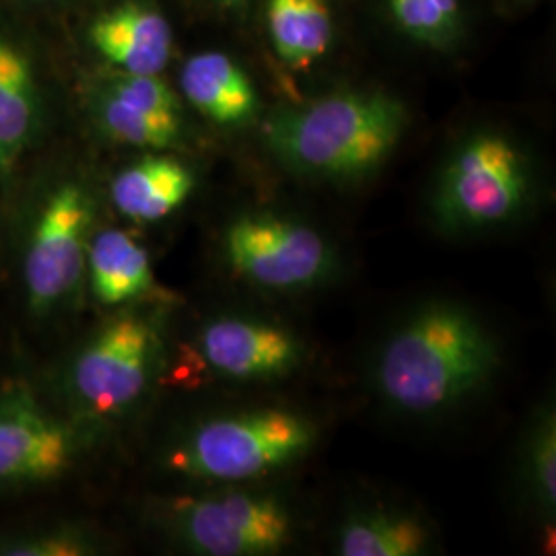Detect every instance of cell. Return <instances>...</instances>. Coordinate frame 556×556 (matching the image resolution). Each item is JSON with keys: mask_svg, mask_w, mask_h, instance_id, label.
Segmentation results:
<instances>
[{"mask_svg": "<svg viewBox=\"0 0 556 556\" xmlns=\"http://www.w3.org/2000/svg\"><path fill=\"white\" fill-rule=\"evenodd\" d=\"M534 466H536V480L540 493L546 503L555 505L556 498V435L555 425H546L536 439L534 452Z\"/></svg>", "mask_w": 556, "mask_h": 556, "instance_id": "obj_21", "label": "cell"}, {"mask_svg": "<svg viewBox=\"0 0 556 556\" xmlns=\"http://www.w3.org/2000/svg\"><path fill=\"white\" fill-rule=\"evenodd\" d=\"M157 349L149 321L135 316L112 321L73 361L71 394L96 417L118 415L142 396Z\"/></svg>", "mask_w": 556, "mask_h": 556, "instance_id": "obj_6", "label": "cell"}, {"mask_svg": "<svg viewBox=\"0 0 556 556\" xmlns=\"http://www.w3.org/2000/svg\"><path fill=\"white\" fill-rule=\"evenodd\" d=\"M312 441L314 429L285 410L217 418L190 433L169 456V468L194 478L243 480L289 464Z\"/></svg>", "mask_w": 556, "mask_h": 556, "instance_id": "obj_3", "label": "cell"}, {"mask_svg": "<svg viewBox=\"0 0 556 556\" xmlns=\"http://www.w3.org/2000/svg\"><path fill=\"white\" fill-rule=\"evenodd\" d=\"M397 27L427 46H447L459 31V0H388Z\"/></svg>", "mask_w": 556, "mask_h": 556, "instance_id": "obj_19", "label": "cell"}, {"mask_svg": "<svg viewBox=\"0 0 556 556\" xmlns=\"http://www.w3.org/2000/svg\"><path fill=\"white\" fill-rule=\"evenodd\" d=\"M528 192L523 155L501 135L468 140L443 172L438 213L447 225L482 227L511 217Z\"/></svg>", "mask_w": 556, "mask_h": 556, "instance_id": "obj_5", "label": "cell"}, {"mask_svg": "<svg viewBox=\"0 0 556 556\" xmlns=\"http://www.w3.org/2000/svg\"><path fill=\"white\" fill-rule=\"evenodd\" d=\"M217 2L225 4V7H236V4H239L241 0H217Z\"/></svg>", "mask_w": 556, "mask_h": 556, "instance_id": "obj_22", "label": "cell"}, {"mask_svg": "<svg viewBox=\"0 0 556 556\" xmlns=\"http://www.w3.org/2000/svg\"><path fill=\"white\" fill-rule=\"evenodd\" d=\"M91 43L119 73L160 75L172 59L174 34L151 7L126 2L93 21Z\"/></svg>", "mask_w": 556, "mask_h": 556, "instance_id": "obj_12", "label": "cell"}, {"mask_svg": "<svg viewBox=\"0 0 556 556\" xmlns=\"http://www.w3.org/2000/svg\"><path fill=\"white\" fill-rule=\"evenodd\" d=\"M200 353L229 378H273L298 361V342L285 330L245 319H217L204 328Z\"/></svg>", "mask_w": 556, "mask_h": 556, "instance_id": "obj_11", "label": "cell"}, {"mask_svg": "<svg viewBox=\"0 0 556 556\" xmlns=\"http://www.w3.org/2000/svg\"><path fill=\"white\" fill-rule=\"evenodd\" d=\"M266 25L278 59L293 68L321 59L334 31L328 0H266Z\"/></svg>", "mask_w": 556, "mask_h": 556, "instance_id": "obj_17", "label": "cell"}, {"mask_svg": "<svg viewBox=\"0 0 556 556\" xmlns=\"http://www.w3.org/2000/svg\"><path fill=\"white\" fill-rule=\"evenodd\" d=\"M406 128L404 105L386 93H337L282 110L266 124L273 155L319 178H357L392 155Z\"/></svg>", "mask_w": 556, "mask_h": 556, "instance_id": "obj_1", "label": "cell"}, {"mask_svg": "<svg viewBox=\"0 0 556 556\" xmlns=\"http://www.w3.org/2000/svg\"><path fill=\"white\" fill-rule=\"evenodd\" d=\"M425 544L427 532L413 517H367L342 530L340 555L415 556L422 553Z\"/></svg>", "mask_w": 556, "mask_h": 556, "instance_id": "obj_18", "label": "cell"}, {"mask_svg": "<svg viewBox=\"0 0 556 556\" xmlns=\"http://www.w3.org/2000/svg\"><path fill=\"white\" fill-rule=\"evenodd\" d=\"M40 130V96L29 60L0 38V178L23 160Z\"/></svg>", "mask_w": 556, "mask_h": 556, "instance_id": "obj_14", "label": "cell"}, {"mask_svg": "<svg viewBox=\"0 0 556 556\" xmlns=\"http://www.w3.org/2000/svg\"><path fill=\"white\" fill-rule=\"evenodd\" d=\"M174 516L179 534L204 555L277 553L291 532L289 516L277 501L243 493L184 501L176 507Z\"/></svg>", "mask_w": 556, "mask_h": 556, "instance_id": "obj_9", "label": "cell"}, {"mask_svg": "<svg viewBox=\"0 0 556 556\" xmlns=\"http://www.w3.org/2000/svg\"><path fill=\"white\" fill-rule=\"evenodd\" d=\"M194 188L192 172L172 157H144L112 181V202L139 223H155L179 208Z\"/></svg>", "mask_w": 556, "mask_h": 556, "instance_id": "obj_15", "label": "cell"}, {"mask_svg": "<svg viewBox=\"0 0 556 556\" xmlns=\"http://www.w3.org/2000/svg\"><path fill=\"white\" fill-rule=\"evenodd\" d=\"M495 361V349L475 319L452 307H433L388 342L379 361V388L400 408L429 413L477 388Z\"/></svg>", "mask_w": 556, "mask_h": 556, "instance_id": "obj_2", "label": "cell"}, {"mask_svg": "<svg viewBox=\"0 0 556 556\" xmlns=\"http://www.w3.org/2000/svg\"><path fill=\"white\" fill-rule=\"evenodd\" d=\"M179 85L202 116L223 126L243 124L256 116L258 96L254 83L236 60L220 52H204L188 60Z\"/></svg>", "mask_w": 556, "mask_h": 556, "instance_id": "obj_13", "label": "cell"}, {"mask_svg": "<svg viewBox=\"0 0 556 556\" xmlns=\"http://www.w3.org/2000/svg\"><path fill=\"white\" fill-rule=\"evenodd\" d=\"M93 202L87 192L64 184L41 206L23 256V287L34 314L46 316L79 287L87 268Z\"/></svg>", "mask_w": 556, "mask_h": 556, "instance_id": "obj_4", "label": "cell"}, {"mask_svg": "<svg viewBox=\"0 0 556 556\" xmlns=\"http://www.w3.org/2000/svg\"><path fill=\"white\" fill-rule=\"evenodd\" d=\"M87 270L91 291L103 305L142 298L153 287L147 250L122 229H103L91 238Z\"/></svg>", "mask_w": 556, "mask_h": 556, "instance_id": "obj_16", "label": "cell"}, {"mask_svg": "<svg viewBox=\"0 0 556 556\" xmlns=\"http://www.w3.org/2000/svg\"><path fill=\"white\" fill-rule=\"evenodd\" d=\"M225 250L239 275L268 289H299L328 268V248L305 225L277 217H243L225 236Z\"/></svg>", "mask_w": 556, "mask_h": 556, "instance_id": "obj_8", "label": "cell"}, {"mask_svg": "<svg viewBox=\"0 0 556 556\" xmlns=\"http://www.w3.org/2000/svg\"><path fill=\"white\" fill-rule=\"evenodd\" d=\"M77 452L75 433L25 386L0 394V491L62 477Z\"/></svg>", "mask_w": 556, "mask_h": 556, "instance_id": "obj_7", "label": "cell"}, {"mask_svg": "<svg viewBox=\"0 0 556 556\" xmlns=\"http://www.w3.org/2000/svg\"><path fill=\"white\" fill-rule=\"evenodd\" d=\"M103 132L124 144L167 149L179 137V100L160 75L119 73L93 101Z\"/></svg>", "mask_w": 556, "mask_h": 556, "instance_id": "obj_10", "label": "cell"}, {"mask_svg": "<svg viewBox=\"0 0 556 556\" xmlns=\"http://www.w3.org/2000/svg\"><path fill=\"white\" fill-rule=\"evenodd\" d=\"M87 544L75 532H36L0 544V555L9 556H75L85 555Z\"/></svg>", "mask_w": 556, "mask_h": 556, "instance_id": "obj_20", "label": "cell"}]
</instances>
